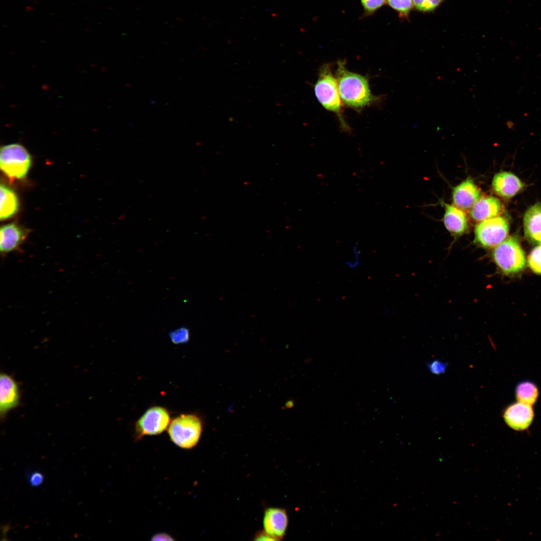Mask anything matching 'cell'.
I'll list each match as a JSON object with an SVG mask.
<instances>
[{
  "label": "cell",
  "mask_w": 541,
  "mask_h": 541,
  "mask_svg": "<svg viewBox=\"0 0 541 541\" xmlns=\"http://www.w3.org/2000/svg\"><path fill=\"white\" fill-rule=\"evenodd\" d=\"M388 4L397 11L401 16H408L412 8V0H386Z\"/></svg>",
  "instance_id": "20"
},
{
  "label": "cell",
  "mask_w": 541,
  "mask_h": 541,
  "mask_svg": "<svg viewBox=\"0 0 541 541\" xmlns=\"http://www.w3.org/2000/svg\"><path fill=\"white\" fill-rule=\"evenodd\" d=\"M365 12L371 14L381 7L386 0H361Z\"/></svg>",
  "instance_id": "23"
},
{
  "label": "cell",
  "mask_w": 541,
  "mask_h": 541,
  "mask_svg": "<svg viewBox=\"0 0 541 541\" xmlns=\"http://www.w3.org/2000/svg\"><path fill=\"white\" fill-rule=\"evenodd\" d=\"M20 394L18 384L9 375H0V413L2 418L20 404Z\"/></svg>",
  "instance_id": "10"
},
{
  "label": "cell",
  "mask_w": 541,
  "mask_h": 541,
  "mask_svg": "<svg viewBox=\"0 0 541 541\" xmlns=\"http://www.w3.org/2000/svg\"><path fill=\"white\" fill-rule=\"evenodd\" d=\"M202 421L193 414H181L169 424L168 433L172 441L183 449H190L198 443L202 432Z\"/></svg>",
  "instance_id": "3"
},
{
  "label": "cell",
  "mask_w": 541,
  "mask_h": 541,
  "mask_svg": "<svg viewBox=\"0 0 541 541\" xmlns=\"http://www.w3.org/2000/svg\"><path fill=\"white\" fill-rule=\"evenodd\" d=\"M493 191L498 196L509 198L518 193L524 186L521 180L509 172H500L495 174L492 181Z\"/></svg>",
  "instance_id": "13"
},
{
  "label": "cell",
  "mask_w": 541,
  "mask_h": 541,
  "mask_svg": "<svg viewBox=\"0 0 541 541\" xmlns=\"http://www.w3.org/2000/svg\"><path fill=\"white\" fill-rule=\"evenodd\" d=\"M27 229L14 223L3 225L0 231V250L2 257L18 250L28 237Z\"/></svg>",
  "instance_id": "9"
},
{
  "label": "cell",
  "mask_w": 541,
  "mask_h": 541,
  "mask_svg": "<svg viewBox=\"0 0 541 541\" xmlns=\"http://www.w3.org/2000/svg\"><path fill=\"white\" fill-rule=\"evenodd\" d=\"M288 524L286 510L278 507H268L264 513L263 530L276 540H282L285 534Z\"/></svg>",
  "instance_id": "11"
},
{
  "label": "cell",
  "mask_w": 541,
  "mask_h": 541,
  "mask_svg": "<svg viewBox=\"0 0 541 541\" xmlns=\"http://www.w3.org/2000/svg\"><path fill=\"white\" fill-rule=\"evenodd\" d=\"M533 417L531 405L519 401L508 406L503 413L506 424L517 431L527 429L531 424Z\"/></svg>",
  "instance_id": "8"
},
{
  "label": "cell",
  "mask_w": 541,
  "mask_h": 541,
  "mask_svg": "<svg viewBox=\"0 0 541 541\" xmlns=\"http://www.w3.org/2000/svg\"><path fill=\"white\" fill-rule=\"evenodd\" d=\"M445 212L443 222L445 228L453 235L459 236L467 229V216L464 210L454 205L443 203Z\"/></svg>",
  "instance_id": "16"
},
{
  "label": "cell",
  "mask_w": 541,
  "mask_h": 541,
  "mask_svg": "<svg viewBox=\"0 0 541 541\" xmlns=\"http://www.w3.org/2000/svg\"><path fill=\"white\" fill-rule=\"evenodd\" d=\"M314 92L321 104L337 116L342 129L345 131H350V128L344 118L342 101L337 81L332 72L330 64H324L321 67L314 85Z\"/></svg>",
  "instance_id": "2"
},
{
  "label": "cell",
  "mask_w": 541,
  "mask_h": 541,
  "mask_svg": "<svg viewBox=\"0 0 541 541\" xmlns=\"http://www.w3.org/2000/svg\"><path fill=\"white\" fill-rule=\"evenodd\" d=\"M29 483L34 487L41 485L44 481V475L39 471H34L31 473L29 478Z\"/></svg>",
  "instance_id": "25"
},
{
  "label": "cell",
  "mask_w": 541,
  "mask_h": 541,
  "mask_svg": "<svg viewBox=\"0 0 541 541\" xmlns=\"http://www.w3.org/2000/svg\"><path fill=\"white\" fill-rule=\"evenodd\" d=\"M152 540H174L175 539L169 534L165 532L156 533L154 535Z\"/></svg>",
  "instance_id": "27"
},
{
  "label": "cell",
  "mask_w": 541,
  "mask_h": 541,
  "mask_svg": "<svg viewBox=\"0 0 541 541\" xmlns=\"http://www.w3.org/2000/svg\"><path fill=\"white\" fill-rule=\"evenodd\" d=\"M170 423V415L165 408L152 407L137 421L135 428V440H140L145 435L160 434L167 428Z\"/></svg>",
  "instance_id": "7"
},
{
  "label": "cell",
  "mask_w": 541,
  "mask_h": 541,
  "mask_svg": "<svg viewBox=\"0 0 541 541\" xmlns=\"http://www.w3.org/2000/svg\"><path fill=\"white\" fill-rule=\"evenodd\" d=\"M342 103L356 110H361L378 101L371 93L367 77L348 70L345 61H338L335 73Z\"/></svg>",
  "instance_id": "1"
},
{
  "label": "cell",
  "mask_w": 541,
  "mask_h": 541,
  "mask_svg": "<svg viewBox=\"0 0 541 541\" xmlns=\"http://www.w3.org/2000/svg\"><path fill=\"white\" fill-rule=\"evenodd\" d=\"M254 540H276L275 538L268 534L264 530L257 532L255 536Z\"/></svg>",
  "instance_id": "26"
},
{
  "label": "cell",
  "mask_w": 541,
  "mask_h": 541,
  "mask_svg": "<svg viewBox=\"0 0 541 541\" xmlns=\"http://www.w3.org/2000/svg\"><path fill=\"white\" fill-rule=\"evenodd\" d=\"M502 209V204L498 198L491 196L480 197L470 209V215L479 222L498 216Z\"/></svg>",
  "instance_id": "15"
},
{
  "label": "cell",
  "mask_w": 541,
  "mask_h": 541,
  "mask_svg": "<svg viewBox=\"0 0 541 541\" xmlns=\"http://www.w3.org/2000/svg\"><path fill=\"white\" fill-rule=\"evenodd\" d=\"M169 336L173 343L179 344L185 343L188 341L190 333L188 329L182 327L171 331Z\"/></svg>",
  "instance_id": "21"
},
{
  "label": "cell",
  "mask_w": 541,
  "mask_h": 541,
  "mask_svg": "<svg viewBox=\"0 0 541 541\" xmlns=\"http://www.w3.org/2000/svg\"><path fill=\"white\" fill-rule=\"evenodd\" d=\"M429 371L435 375H440L445 372L447 364L438 360H434L427 364Z\"/></svg>",
  "instance_id": "24"
},
{
  "label": "cell",
  "mask_w": 541,
  "mask_h": 541,
  "mask_svg": "<svg viewBox=\"0 0 541 541\" xmlns=\"http://www.w3.org/2000/svg\"><path fill=\"white\" fill-rule=\"evenodd\" d=\"M528 264L534 273L541 275V244L531 251L528 257Z\"/></svg>",
  "instance_id": "19"
},
{
  "label": "cell",
  "mask_w": 541,
  "mask_h": 541,
  "mask_svg": "<svg viewBox=\"0 0 541 541\" xmlns=\"http://www.w3.org/2000/svg\"><path fill=\"white\" fill-rule=\"evenodd\" d=\"M515 396L518 401L532 405L538 396V390L533 382L524 381L518 383L515 388Z\"/></svg>",
  "instance_id": "18"
},
{
  "label": "cell",
  "mask_w": 541,
  "mask_h": 541,
  "mask_svg": "<svg viewBox=\"0 0 541 541\" xmlns=\"http://www.w3.org/2000/svg\"><path fill=\"white\" fill-rule=\"evenodd\" d=\"M492 257L498 267L506 275L519 273L526 263L524 252L517 240L513 237L506 238L494 247Z\"/></svg>",
  "instance_id": "4"
},
{
  "label": "cell",
  "mask_w": 541,
  "mask_h": 541,
  "mask_svg": "<svg viewBox=\"0 0 541 541\" xmlns=\"http://www.w3.org/2000/svg\"><path fill=\"white\" fill-rule=\"evenodd\" d=\"M19 200L15 192L5 184L1 185V220L7 219L15 214L18 210Z\"/></svg>",
  "instance_id": "17"
},
{
  "label": "cell",
  "mask_w": 541,
  "mask_h": 541,
  "mask_svg": "<svg viewBox=\"0 0 541 541\" xmlns=\"http://www.w3.org/2000/svg\"><path fill=\"white\" fill-rule=\"evenodd\" d=\"M444 0H412L415 8L419 11L429 12L433 11Z\"/></svg>",
  "instance_id": "22"
},
{
  "label": "cell",
  "mask_w": 541,
  "mask_h": 541,
  "mask_svg": "<svg viewBox=\"0 0 541 541\" xmlns=\"http://www.w3.org/2000/svg\"><path fill=\"white\" fill-rule=\"evenodd\" d=\"M32 163L27 149L19 143L3 146L0 151V166L2 171L12 179L24 178Z\"/></svg>",
  "instance_id": "5"
},
{
  "label": "cell",
  "mask_w": 541,
  "mask_h": 541,
  "mask_svg": "<svg viewBox=\"0 0 541 541\" xmlns=\"http://www.w3.org/2000/svg\"><path fill=\"white\" fill-rule=\"evenodd\" d=\"M523 224L527 240L533 244H541V202L535 203L526 211Z\"/></svg>",
  "instance_id": "14"
},
{
  "label": "cell",
  "mask_w": 541,
  "mask_h": 541,
  "mask_svg": "<svg viewBox=\"0 0 541 541\" xmlns=\"http://www.w3.org/2000/svg\"><path fill=\"white\" fill-rule=\"evenodd\" d=\"M480 197V191L470 177L454 187L452 199L454 205L463 210H470Z\"/></svg>",
  "instance_id": "12"
},
{
  "label": "cell",
  "mask_w": 541,
  "mask_h": 541,
  "mask_svg": "<svg viewBox=\"0 0 541 541\" xmlns=\"http://www.w3.org/2000/svg\"><path fill=\"white\" fill-rule=\"evenodd\" d=\"M508 231L507 220L498 215L478 223L475 227L474 240L484 248H494L506 238Z\"/></svg>",
  "instance_id": "6"
}]
</instances>
